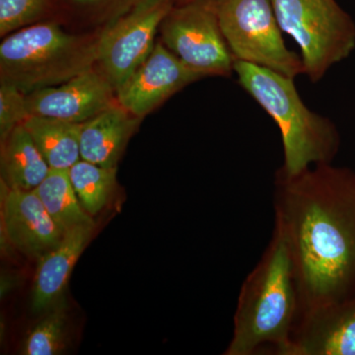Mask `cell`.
I'll return each instance as SVG.
<instances>
[{
    "instance_id": "1",
    "label": "cell",
    "mask_w": 355,
    "mask_h": 355,
    "mask_svg": "<svg viewBox=\"0 0 355 355\" xmlns=\"http://www.w3.org/2000/svg\"><path fill=\"white\" fill-rule=\"evenodd\" d=\"M275 214L291 252L298 323L313 311L354 300L355 173L331 163L295 175L277 170Z\"/></svg>"
},
{
    "instance_id": "2",
    "label": "cell",
    "mask_w": 355,
    "mask_h": 355,
    "mask_svg": "<svg viewBox=\"0 0 355 355\" xmlns=\"http://www.w3.org/2000/svg\"><path fill=\"white\" fill-rule=\"evenodd\" d=\"M298 320L297 287L291 252L286 236L275 224L272 239L261 260L243 282L232 340L224 354L272 352L289 355Z\"/></svg>"
},
{
    "instance_id": "3",
    "label": "cell",
    "mask_w": 355,
    "mask_h": 355,
    "mask_svg": "<svg viewBox=\"0 0 355 355\" xmlns=\"http://www.w3.org/2000/svg\"><path fill=\"white\" fill-rule=\"evenodd\" d=\"M234 72L240 85L279 125L284 158L280 170L295 175L313 165L331 164L340 146L338 128L306 106L293 78L240 60H235Z\"/></svg>"
},
{
    "instance_id": "4",
    "label": "cell",
    "mask_w": 355,
    "mask_h": 355,
    "mask_svg": "<svg viewBox=\"0 0 355 355\" xmlns=\"http://www.w3.org/2000/svg\"><path fill=\"white\" fill-rule=\"evenodd\" d=\"M98 36L65 32L55 23H35L7 35L0 44V83L24 94L67 83L95 67Z\"/></svg>"
},
{
    "instance_id": "5",
    "label": "cell",
    "mask_w": 355,
    "mask_h": 355,
    "mask_svg": "<svg viewBox=\"0 0 355 355\" xmlns=\"http://www.w3.org/2000/svg\"><path fill=\"white\" fill-rule=\"evenodd\" d=\"M282 32L297 43L304 74L321 80L355 49V23L336 0H272Z\"/></svg>"
},
{
    "instance_id": "6",
    "label": "cell",
    "mask_w": 355,
    "mask_h": 355,
    "mask_svg": "<svg viewBox=\"0 0 355 355\" xmlns=\"http://www.w3.org/2000/svg\"><path fill=\"white\" fill-rule=\"evenodd\" d=\"M219 25L235 60L291 78L304 74L302 58L287 49L272 0H214Z\"/></svg>"
},
{
    "instance_id": "7",
    "label": "cell",
    "mask_w": 355,
    "mask_h": 355,
    "mask_svg": "<svg viewBox=\"0 0 355 355\" xmlns=\"http://www.w3.org/2000/svg\"><path fill=\"white\" fill-rule=\"evenodd\" d=\"M174 0H135L99 35L97 67L116 93L150 55Z\"/></svg>"
},
{
    "instance_id": "8",
    "label": "cell",
    "mask_w": 355,
    "mask_h": 355,
    "mask_svg": "<svg viewBox=\"0 0 355 355\" xmlns=\"http://www.w3.org/2000/svg\"><path fill=\"white\" fill-rule=\"evenodd\" d=\"M163 44L202 76H229L231 53L217 17L214 0H191L173 7L160 27Z\"/></svg>"
},
{
    "instance_id": "9",
    "label": "cell",
    "mask_w": 355,
    "mask_h": 355,
    "mask_svg": "<svg viewBox=\"0 0 355 355\" xmlns=\"http://www.w3.org/2000/svg\"><path fill=\"white\" fill-rule=\"evenodd\" d=\"M27 95L30 116L83 123L118 103L113 85L96 65L67 83Z\"/></svg>"
},
{
    "instance_id": "10",
    "label": "cell",
    "mask_w": 355,
    "mask_h": 355,
    "mask_svg": "<svg viewBox=\"0 0 355 355\" xmlns=\"http://www.w3.org/2000/svg\"><path fill=\"white\" fill-rule=\"evenodd\" d=\"M202 77L187 67L164 44L157 43L116 92V100L128 113L142 119L168 98Z\"/></svg>"
},
{
    "instance_id": "11",
    "label": "cell",
    "mask_w": 355,
    "mask_h": 355,
    "mask_svg": "<svg viewBox=\"0 0 355 355\" xmlns=\"http://www.w3.org/2000/svg\"><path fill=\"white\" fill-rule=\"evenodd\" d=\"M1 225L7 243L36 260L60 244L64 236L35 190H14L2 182Z\"/></svg>"
},
{
    "instance_id": "12",
    "label": "cell",
    "mask_w": 355,
    "mask_h": 355,
    "mask_svg": "<svg viewBox=\"0 0 355 355\" xmlns=\"http://www.w3.org/2000/svg\"><path fill=\"white\" fill-rule=\"evenodd\" d=\"M289 355H355V299L303 317Z\"/></svg>"
},
{
    "instance_id": "13",
    "label": "cell",
    "mask_w": 355,
    "mask_h": 355,
    "mask_svg": "<svg viewBox=\"0 0 355 355\" xmlns=\"http://www.w3.org/2000/svg\"><path fill=\"white\" fill-rule=\"evenodd\" d=\"M95 224L65 233L60 244L38 260L32 291V308L43 313L64 296L70 275L94 232Z\"/></svg>"
},
{
    "instance_id": "14",
    "label": "cell",
    "mask_w": 355,
    "mask_h": 355,
    "mask_svg": "<svg viewBox=\"0 0 355 355\" xmlns=\"http://www.w3.org/2000/svg\"><path fill=\"white\" fill-rule=\"evenodd\" d=\"M139 121L116 103L81 123V159L102 167L116 168Z\"/></svg>"
},
{
    "instance_id": "15",
    "label": "cell",
    "mask_w": 355,
    "mask_h": 355,
    "mask_svg": "<svg viewBox=\"0 0 355 355\" xmlns=\"http://www.w3.org/2000/svg\"><path fill=\"white\" fill-rule=\"evenodd\" d=\"M0 167L2 183L23 191L35 190L51 170L23 123L1 139Z\"/></svg>"
},
{
    "instance_id": "16",
    "label": "cell",
    "mask_w": 355,
    "mask_h": 355,
    "mask_svg": "<svg viewBox=\"0 0 355 355\" xmlns=\"http://www.w3.org/2000/svg\"><path fill=\"white\" fill-rule=\"evenodd\" d=\"M23 125L51 169L69 170L81 160V123L30 116Z\"/></svg>"
},
{
    "instance_id": "17",
    "label": "cell",
    "mask_w": 355,
    "mask_h": 355,
    "mask_svg": "<svg viewBox=\"0 0 355 355\" xmlns=\"http://www.w3.org/2000/svg\"><path fill=\"white\" fill-rule=\"evenodd\" d=\"M35 191L51 219L64 234L72 229L95 224L77 198L69 170L51 169Z\"/></svg>"
},
{
    "instance_id": "18",
    "label": "cell",
    "mask_w": 355,
    "mask_h": 355,
    "mask_svg": "<svg viewBox=\"0 0 355 355\" xmlns=\"http://www.w3.org/2000/svg\"><path fill=\"white\" fill-rule=\"evenodd\" d=\"M69 173L83 209L91 216H97L113 195L116 183V167H102L81 159L70 168Z\"/></svg>"
},
{
    "instance_id": "19",
    "label": "cell",
    "mask_w": 355,
    "mask_h": 355,
    "mask_svg": "<svg viewBox=\"0 0 355 355\" xmlns=\"http://www.w3.org/2000/svg\"><path fill=\"white\" fill-rule=\"evenodd\" d=\"M67 304L65 297L44 311V316L33 327L23 342L21 354L55 355L65 349Z\"/></svg>"
},
{
    "instance_id": "20",
    "label": "cell",
    "mask_w": 355,
    "mask_h": 355,
    "mask_svg": "<svg viewBox=\"0 0 355 355\" xmlns=\"http://www.w3.org/2000/svg\"><path fill=\"white\" fill-rule=\"evenodd\" d=\"M50 0H0V35L35 24L48 8Z\"/></svg>"
},
{
    "instance_id": "21",
    "label": "cell",
    "mask_w": 355,
    "mask_h": 355,
    "mask_svg": "<svg viewBox=\"0 0 355 355\" xmlns=\"http://www.w3.org/2000/svg\"><path fill=\"white\" fill-rule=\"evenodd\" d=\"M29 116L27 95L15 86L0 83V139L6 137Z\"/></svg>"
},
{
    "instance_id": "22",
    "label": "cell",
    "mask_w": 355,
    "mask_h": 355,
    "mask_svg": "<svg viewBox=\"0 0 355 355\" xmlns=\"http://www.w3.org/2000/svg\"><path fill=\"white\" fill-rule=\"evenodd\" d=\"M71 1L76 3V6L92 7L103 6V4H106L107 2H110L111 0H71ZM128 1L130 4L135 0H128Z\"/></svg>"
},
{
    "instance_id": "23",
    "label": "cell",
    "mask_w": 355,
    "mask_h": 355,
    "mask_svg": "<svg viewBox=\"0 0 355 355\" xmlns=\"http://www.w3.org/2000/svg\"><path fill=\"white\" fill-rule=\"evenodd\" d=\"M191 1V0H179V3H186V2Z\"/></svg>"
}]
</instances>
